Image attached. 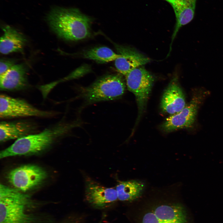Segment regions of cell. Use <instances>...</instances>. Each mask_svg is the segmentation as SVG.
Here are the masks:
<instances>
[{
	"label": "cell",
	"instance_id": "obj_1",
	"mask_svg": "<svg viewBox=\"0 0 223 223\" xmlns=\"http://www.w3.org/2000/svg\"><path fill=\"white\" fill-rule=\"evenodd\" d=\"M78 126L75 121L62 122L39 133L30 134L19 138L1 151L0 158L39 153L49 147L56 138L68 133Z\"/></svg>",
	"mask_w": 223,
	"mask_h": 223
},
{
	"label": "cell",
	"instance_id": "obj_2",
	"mask_svg": "<svg viewBox=\"0 0 223 223\" xmlns=\"http://www.w3.org/2000/svg\"><path fill=\"white\" fill-rule=\"evenodd\" d=\"M47 18L52 30L63 39L78 41L91 34L90 19L77 9L56 8L51 11Z\"/></svg>",
	"mask_w": 223,
	"mask_h": 223
},
{
	"label": "cell",
	"instance_id": "obj_3",
	"mask_svg": "<svg viewBox=\"0 0 223 223\" xmlns=\"http://www.w3.org/2000/svg\"><path fill=\"white\" fill-rule=\"evenodd\" d=\"M125 85L122 76L107 75L98 79L89 86L80 89L79 97L86 104L118 99L124 94Z\"/></svg>",
	"mask_w": 223,
	"mask_h": 223
},
{
	"label": "cell",
	"instance_id": "obj_4",
	"mask_svg": "<svg viewBox=\"0 0 223 223\" xmlns=\"http://www.w3.org/2000/svg\"><path fill=\"white\" fill-rule=\"evenodd\" d=\"M125 76L127 87L134 95L136 99L138 110V122L146 107L154 78L141 66L134 68Z\"/></svg>",
	"mask_w": 223,
	"mask_h": 223
},
{
	"label": "cell",
	"instance_id": "obj_5",
	"mask_svg": "<svg viewBox=\"0 0 223 223\" xmlns=\"http://www.w3.org/2000/svg\"><path fill=\"white\" fill-rule=\"evenodd\" d=\"M52 112L38 109L25 100L1 94L0 96V117L1 119L52 116Z\"/></svg>",
	"mask_w": 223,
	"mask_h": 223
},
{
	"label": "cell",
	"instance_id": "obj_6",
	"mask_svg": "<svg viewBox=\"0 0 223 223\" xmlns=\"http://www.w3.org/2000/svg\"><path fill=\"white\" fill-rule=\"evenodd\" d=\"M47 176L46 171L41 167L27 164L11 171L8 174L7 179L15 188L25 192L39 186Z\"/></svg>",
	"mask_w": 223,
	"mask_h": 223
},
{
	"label": "cell",
	"instance_id": "obj_7",
	"mask_svg": "<svg viewBox=\"0 0 223 223\" xmlns=\"http://www.w3.org/2000/svg\"><path fill=\"white\" fill-rule=\"evenodd\" d=\"M203 94H195L190 103L179 112L167 117L160 126L166 132L191 127L194 124L198 108L203 99Z\"/></svg>",
	"mask_w": 223,
	"mask_h": 223
},
{
	"label": "cell",
	"instance_id": "obj_8",
	"mask_svg": "<svg viewBox=\"0 0 223 223\" xmlns=\"http://www.w3.org/2000/svg\"><path fill=\"white\" fill-rule=\"evenodd\" d=\"M186 211L179 204L160 205L146 213L142 223H189Z\"/></svg>",
	"mask_w": 223,
	"mask_h": 223
},
{
	"label": "cell",
	"instance_id": "obj_9",
	"mask_svg": "<svg viewBox=\"0 0 223 223\" xmlns=\"http://www.w3.org/2000/svg\"><path fill=\"white\" fill-rule=\"evenodd\" d=\"M29 201L0 198V223H33L32 216L26 212Z\"/></svg>",
	"mask_w": 223,
	"mask_h": 223
},
{
	"label": "cell",
	"instance_id": "obj_10",
	"mask_svg": "<svg viewBox=\"0 0 223 223\" xmlns=\"http://www.w3.org/2000/svg\"><path fill=\"white\" fill-rule=\"evenodd\" d=\"M85 182L86 199L94 208H104L118 199L116 189L104 187L88 176Z\"/></svg>",
	"mask_w": 223,
	"mask_h": 223
},
{
	"label": "cell",
	"instance_id": "obj_11",
	"mask_svg": "<svg viewBox=\"0 0 223 223\" xmlns=\"http://www.w3.org/2000/svg\"><path fill=\"white\" fill-rule=\"evenodd\" d=\"M116 48L120 56L115 60V66L125 76L134 68L150 61L149 58L131 48L116 45Z\"/></svg>",
	"mask_w": 223,
	"mask_h": 223
},
{
	"label": "cell",
	"instance_id": "obj_12",
	"mask_svg": "<svg viewBox=\"0 0 223 223\" xmlns=\"http://www.w3.org/2000/svg\"><path fill=\"white\" fill-rule=\"evenodd\" d=\"M185 98L176 77H173L162 96L160 107L165 113L173 115L180 111L186 106Z\"/></svg>",
	"mask_w": 223,
	"mask_h": 223
},
{
	"label": "cell",
	"instance_id": "obj_13",
	"mask_svg": "<svg viewBox=\"0 0 223 223\" xmlns=\"http://www.w3.org/2000/svg\"><path fill=\"white\" fill-rule=\"evenodd\" d=\"M169 3L173 8L176 17V23L172 37L171 46L177 33L181 27L190 22L194 18L197 0H163Z\"/></svg>",
	"mask_w": 223,
	"mask_h": 223
},
{
	"label": "cell",
	"instance_id": "obj_14",
	"mask_svg": "<svg viewBox=\"0 0 223 223\" xmlns=\"http://www.w3.org/2000/svg\"><path fill=\"white\" fill-rule=\"evenodd\" d=\"M27 69L23 64H15L0 76V90L15 91L25 88L28 85Z\"/></svg>",
	"mask_w": 223,
	"mask_h": 223
},
{
	"label": "cell",
	"instance_id": "obj_15",
	"mask_svg": "<svg viewBox=\"0 0 223 223\" xmlns=\"http://www.w3.org/2000/svg\"><path fill=\"white\" fill-rule=\"evenodd\" d=\"M36 128L35 124L29 121H2L0 123V141L17 139L32 134Z\"/></svg>",
	"mask_w": 223,
	"mask_h": 223
},
{
	"label": "cell",
	"instance_id": "obj_16",
	"mask_svg": "<svg viewBox=\"0 0 223 223\" xmlns=\"http://www.w3.org/2000/svg\"><path fill=\"white\" fill-rule=\"evenodd\" d=\"M2 27L3 34L0 38V53L6 55L22 52L26 41L24 36L10 26L5 25Z\"/></svg>",
	"mask_w": 223,
	"mask_h": 223
},
{
	"label": "cell",
	"instance_id": "obj_17",
	"mask_svg": "<svg viewBox=\"0 0 223 223\" xmlns=\"http://www.w3.org/2000/svg\"><path fill=\"white\" fill-rule=\"evenodd\" d=\"M144 188V183L138 180L119 181L116 188L118 199L121 201H133L141 195Z\"/></svg>",
	"mask_w": 223,
	"mask_h": 223
},
{
	"label": "cell",
	"instance_id": "obj_18",
	"mask_svg": "<svg viewBox=\"0 0 223 223\" xmlns=\"http://www.w3.org/2000/svg\"><path fill=\"white\" fill-rule=\"evenodd\" d=\"M120 55L110 48L105 46L96 47L90 49L83 54L84 58L101 63L115 60Z\"/></svg>",
	"mask_w": 223,
	"mask_h": 223
},
{
	"label": "cell",
	"instance_id": "obj_19",
	"mask_svg": "<svg viewBox=\"0 0 223 223\" xmlns=\"http://www.w3.org/2000/svg\"><path fill=\"white\" fill-rule=\"evenodd\" d=\"M21 191L15 188H12L0 184V198L7 197L21 199L29 200V196L21 193Z\"/></svg>",
	"mask_w": 223,
	"mask_h": 223
},
{
	"label": "cell",
	"instance_id": "obj_20",
	"mask_svg": "<svg viewBox=\"0 0 223 223\" xmlns=\"http://www.w3.org/2000/svg\"><path fill=\"white\" fill-rule=\"evenodd\" d=\"M0 76L2 75L15 65L14 60L8 59H2L0 60Z\"/></svg>",
	"mask_w": 223,
	"mask_h": 223
},
{
	"label": "cell",
	"instance_id": "obj_21",
	"mask_svg": "<svg viewBox=\"0 0 223 223\" xmlns=\"http://www.w3.org/2000/svg\"><path fill=\"white\" fill-rule=\"evenodd\" d=\"M68 223H73V222H71V221H69V222H68Z\"/></svg>",
	"mask_w": 223,
	"mask_h": 223
},
{
	"label": "cell",
	"instance_id": "obj_22",
	"mask_svg": "<svg viewBox=\"0 0 223 223\" xmlns=\"http://www.w3.org/2000/svg\"><path fill=\"white\" fill-rule=\"evenodd\" d=\"M99 223H101V222H99Z\"/></svg>",
	"mask_w": 223,
	"mask_h": 223
}]
</instances>
